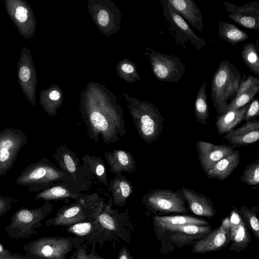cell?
Listing matches in <instances>:
<instances>
[{"instance_id":"6da1fadb","label":"cell","mask_w":259,"mask_h":259,"mask_svg":"<svg viewBox=\"0 0 259 259\" xmlns=\"http://www.w3.org/2000/svg\"><path fill=\"white\" fill-rule=\"evenodd\" d=\"M241 79V73L234 64L227 60L220 62L212 75L210 88L218 116L225 112L228 101L235 97Z\"/></svg>"},{"instance_id":"7a4b0ae2","label":"cell","mask_w":259,"mask_h":259,"mask_svg":"<svg viewBox=\"0 0 259 259\" xmlns=\"http://www.w3.org/2000/svg\"><path fill=\"white\" fill-rule=\"evenodd\" d=\"M66 177L63 171L47 158L31 163L26 166L16 180L19 185L26 186L30 193L40 192L61 182Z\"/></svg>"},{"instance_id":"3957f363","label":"cell","mask_w":259,"mask_h":259,"mask_svg":"<svg viewBox=\"0 0 259 259\" xmlns=\"http://www.w3.org/2000/svg\"><path fill=\"white\" fill-rule=\"evenodd\" d=\"M52 209L53 205L49 201L39 207H21L13 214L5 231L13 239H29L38 233L36 229L41 226V221Z\"/></svg>"},{"instance_id":"277c9868","label":"cell","mask_w":259,"mask_h":259,"mask_svg":"<svg viewBox=\"0 0 259 259\" xmlns=\"http://www.w3.org/2000/svg\"><path fill=\"white\" fill-rule=\"evenodd\" d=\"M130 112L140 137L149 144L157 141L164 121L158 109L150 103L138 102L130 107Z\"/></svg>"},{"instance_id":"5b68a950","label":"cell","mask_w":259,"mask_h":259,"mask_svg":"<svg viewBox=\"0 0 259 259\" xmlns=\"http://www.w3.org/2000/svg\"><path fill=\"white\" fill-rule=\"evenodd\" d=\"M103 199L97 193L85 194L74 203L61 207L46 226H67L88 220H96L95 214Z\"/></svg>"},{"instance_id":"8992f818","label":"cell","mask_w":259,"mask_h":259,"mask_svg":"<svg viewBox=\"0 0 259 259\" xmlns=\"http://www.w3.org/2000/svg\"><path fill=\"white\" fill-rule=\"evenodd\" d=\"M141 201L154 216L185 215L189 211L181 190L154 189L144 195Z\"/></svg>"},{"instance_id":"52a82bcc","label":"cell","mask_w":259,"mask_h":259,"mask_svg":"<svg viewBox=\"0 0 259 259\" xmlns=\"http://www.w3.org/2000/svg\"><path fill=\"white\" fill-rule=\"evenodd\" d=\"M52 156L66 177L63 184L79 192L90 189L92 181L84 177L79 159L75 152L66 145H61L56 147Z\"/></svg>"},{"instance_id":"ba28073f","label":"cell","mask_w":259,"mask_h":259,"mask_svg":"<svg viewBox=\"0 0 259 259\" xmlns=\"http://www.w3.org/2000/svg\"><path fill=\"white\" fill-rule=\"evenodd\" d=\"M211 230L212 227L210 225H177L166 229L157 239L161 241L164 249L167 247L165 251L166 253L176 248H182L193 244Z\"/></svg>"},{"instance_id":"9c48e42d","label":"cell","mask_w":259,"mask_h":259,"mask_svg":"<svg viewBox=\"0 0 259 259\" xmlns=\"http://www.w3.org/2000/svg\"><path fill=\"white\" fill-rule=\"evenodd\" d=\"M162 14L167 22L168 29L174 36L178 45L189 42L196 49L201 50L206 46V41L197 36L188 23L169 5L167 0H161Z\"/></svg>"},{"instance_id":"30bf717a","label":"cell","mask_w":259,"mask_h":259,"mask_svg":"<svg viewBox=\"0 0 259 259\" xmlns=\"http://www.w3.org/2000/svg\"><path fill=\"white\" fill-rule=\"evenodd\" d=\"M69 241L62 237H44L23 246L26 256L32 259H65L70 250Z\"/></svg>"},{"instance_id":"8fae6325","label":"cell","mask_w":259,"mask_h":259,"mask_svg":"<svg viewBox=\"0 0 259 259\" xmlns=\"http://www.w3.org/2000/svg\"><path fill=\"white\" fill-rule=\"evenodd\" d=\"M27 140L26 135L20 129L6 127L0 131V178L12 168Z\"/></svg>"},{"instance_id":"7c38bea8","label":"cell","mask_w":259,"mask_h":259,"mask_svg":"<svg viewBox=\"0 0 259 259\" xmlns=\"http://www.w3.org/2000/svg\"><path fill=\"white\" fill-rule=\"evenodd\" d=\"M153 73L164 82H178L186 71V66L180 58L151 50L148 53Z\"/></svg>"},{"instance_id":"4fadbf2b","label":"cell","mask_w":259,"mask_h":259,"mask_svg":"<svg viewBox=\"0 0 259 259\" xmlns=\"http://www.w3.org/2000/svg\"><path fill=\"white\" fill-rule=\"evenodd\" d=\"M9 17L24 38H32L36 30V20L31 6L23 0H5Z\"/></svg>"},{"instance_id":"5bb4252c","label":"cell","mask_w":259,"mask_h":259,"mask_svg":"<svg viewBox=\"0 0 259 259\" xmlns=\"http://www.w3.org/2000/svg\"><path fill=\"white\" fill-rule=\"evenodd\" d=\"M17 78L25 98L34 106H36L37 73L30 50L23 47L17 67Z\"/></svg>"},{"instance_id":"9a60e30c","label":"cell","mask_w":259,"mask_h":259,"mask_svg":"<svg viewBox=\"0 0 259 259\" xmlns=\"http://www.w3.org/2000/svg\"><path fill=\"white\" fill-rule=\"evenodd\" d=\"M230 242V220L227 216L222 220L220 226L196 241L193 244L191 251L193 253H204L219 251Z\"/></svg>"},{"instance_id":"2e32d148","label":"cell","mask_w":259,"mask_h":259,"mask_svg":"<svg viewBox=\"0 0 259 259\" xmlns=\"http://www.w3.org/2000/svg\"><path fill=\"white\" fill-rule=\"evenodd\" d=\"M228 12V17L240 26L250 29H259V1L236 6L231 3L223 4Z\"/></svg>"},{"instance_id":"e0dca14e","label":"cell","mask_w":259,"mask_h":259,"mask_svg":"<svg viewBox=\"0 0 259 259\" xmlns=\"http://www.w3.org/2000/svg\"><path fill=\"white\" fill-rule=\"evenodd\" d=\"M198 160L206 173L217 162L234 152L232 146L214 145L200 140L196 143Z\"/></svg>"},{"instance_id":"ac0fdd59","label":"cell","mask_w":259,"mask_h":259,"mask_svg":"<svg viewBox=\"0 0 259 259\" xmlns=\"http://www.w3.org/2000/svg\"><path fill=\"white\" fill-rule=\"evenodd\" d=\"M231 231V245L229 251L239 252L245 250L251 240L249 229L233 206L229 216Z\"/></svg>"},{"instance_id":"d6986e66","label":"cell","mask_w":259,"mask_h":259,"mask_svg":"<svg viewBox=\"0 0 259 259\" xmlns=\"http://www.w3.org/2000/svg\"><path fill=\"white\" fill-rule=\"evenodd\" d=\"M223 139L233 147L246 146L256 142L259 139V121H246L239 127L227 133Z\"/></svg>"},{"instance_id":"ffe728a7","label":"cell","mask_w":259,"mask_h":259,"mask_svg":"<svg viewBox=\"0 0 259 259\" xmlns=\"http://www.w3.org/2000/svg\"><path fill=\"white\" fill-rule=\"evenodd\" d=\"M180 190L188 204L189 210L193 214L208 219L215 215V210L209 198L186 187H182Z\"/></svg>"},{"instance_id":"44dd1931","label":"cell","mask_w":259,"mask_h":259,"mask_svg":"<svg viewBox=\"0 0 259 259\" xmlns=\"http://www.w3.org/2000/svg\"><path fill=\"white\" fill-rule=\"evenodd\" d=\"M169 5L190 25L200 32L203 30L201 12L193 0H167Z\"/></svg>"},{"instance_id":"7402d4cb","label":"cell","mask_w":259,"mask_h":259,"mask_svg":"<svg viewBox=\"0 0 259 259\" xmlns=\"http://www.w3.org/2000/svg\"><path fill=\"white\" fill-rule=\"evenodd\" d=\"M153 223L157 239L167 228L177 225H197L205 226L210 225L209 222L187 215H170L153 216Z\"/></svg>"},{"instance_id":"603a6c76","label":"cell","mask_w":259,"mask_h":259,"mask_svg":"<svg viewBox=\"0 0 259 259\" xmlns=\"http://www.w3.org/2000/svg\"><path fill=\"white\" fill-rule=\"evenodd\" d=\"M104 156L113 173H132L136 169V162L132 153L124 150L116 149L105 151Z\"/></svg>"},{"instance_id":"cb8c5ba5","label":"cell","mask_w":259,"mask_h":259,"mask_svg":"<svg viewBox=\"0 0 259 259\" xmlns=\"http://www.w3.org/2000/svg\"><path fill=\"white\" fill-rule=\"evenodd\" d=\"M81 168L85 178L96 179L105 187L108 186V176L105 163L100 156L84 154L82 156Z\"/></svg>"},{"instance_id":"d4e9b609","label":"cell","mask_w":259,"mask_h":259,"mask_svg":"<svg viewBox=\"0 0 259 259\" xmlns=\"http://www.w3.org/2000/svg\"><path fill=\"white\" fill-rule=\"evenodd\" d=\"M85 194L72 189L61 182L55 183L51 187L38 192L34 200H57L62 199H74L76 200L84 197Z\"/></svg>"},{"instance_id":"484cf974","label":"cell","mask_w":259,"mask_h":259,"mask_svg":"<svg viewBox=\"0 0 259 259\" xmlns=\"http://www.w3.org/2000/svg\"><path fill=\"white\" fill-rule=\"evenodd\" d=\"M115 176L108 183V190L112 195L114 204L122 206L132 193L133 186L121 172H115Z\"/></svg>"},{"instance_id":"4316f807","label":"cell","mask_w":259,"mask_h":259,"mask_svg":"<svg viewBox=\"0 0 259 259\" xmlns=\"http://www.w3.org/2000/svg\"><path fill=\"white\" fill-rule=\"evenodd\" d=\"M240 152L234 151L231 154L217 162L206 172L209 179H216L222 181L228 178L239 163Z\"/></svg>"},{"instance_id":"83f0119b","label":"cell","mask_w":259,"mask_h":259,"mask_svg":"<svg viewBox=\"0 0 259 259\" xmlns=\"http://www.w3.org/2000/svg\"><path fill=\"white\" fill-rule=\"evenodd\" d=\"M249 105L248 104L237 110L227 111L218 116L215 121L218 133L220 135L227 134L241 122Z\"/></svg>"},{"instance_id":"f1b7e54d","label":"cell","mask_w":259,"mask_h":259,"mask_svg":"<svg viewBox=\"0 0 259 259\" xmlns=\"http://www.w3.org/2000/svg\"><path fill=\"white\" fill-rule=\"evenodd\" d=\"M219 37L232 45H235L246 40L248 34L235 25L228 22L220 21L218 25Z\"/></svg>"},{"instance_id":"f546056e","label":"cell","mask_w":259,"mask_h":259,"mask_svg":"<svg viewBox=\"0 0 259 259\" xmlns=\"http://www.w3.org/2000/svg\"><path fill=\"white\" fill-rule=\"evenodd\" d=\"M206 85L205 81L202 83L197 93L194 103L195 117L197 121L202 125H206L209 117Z\"/></svg>"},{"instance_id":"4dcf8cb0","label":"cell","mask_w":259,"mask_h":259,"mask_svg":"<svg viewBox=\"0 0 259 259\" xmlns=\"http://www.w3.org/2000/svg\"><path fill=\"white\" fill-rule=\"evenodd\" d=\"M258 40L256 44L248 42L243 47L241 58L249 70L255 75H259Z\"/></svg>"},{"instance_id":"1f68e13d","label":"cell","mask_w":259,"mask_h":259,"mask_svg":"<svg viewBox=\"0 0 259 259\" xmlns=\"http://www.w3.org/2000/svg\"><path fill=\"white\" fill-rule=\"evenodd\" d=\"M259 208L252 206L249 208L247 206L242 205L238 209V213L248 229L250 230L256 239H259V221L257 212Z\"/></svg>"},{"instance_id":"d6a6232c","label":"cell","mask_w":259,"mask_h":259,"mask_svg":"<svg viewBox=\"0 0 259 259\" xmlns=\"http://www.w3.org/2000/svg\"><path fill=\"white\" fill-rule=\"evenodd\" d=\"M60 98V93L56 90H43L39 94V103L49 115L54 116L57 114L58 105L56 103Z\"/></svg>"},{"instance_id":"836d02e7","label":"cell","mask_w":259,"mask_h":259,"mask_svg":"<svg viewBox=\"0 0 259 259\" xmlns=\"http://www.w3.org/2000/svg\"><path fill=\"white\" fill-rule=\"evenodd\" d=\"M112 214L113 210L110 206L105 204L103 201L96 213L95 219L105 229L115 231L117 229V226Z\"/></svg>"},{"instance_id":"e575fe53","label":"cell","mask_w":259,"mask_h":259,"mask_svg":"<svg viewBox=\"0 0 259 259\" xmlns=\"http://www.w3.org/2000/svg\"><path fill=\"white\" fill-rule=\"evenodd\" d=\"M258 92L259 86H257L249 91L236 96L230 102L227 104L225 112L230 110H237L248 104Z\"/></svg>"},{"instance_id":"d590c367","label":"cell","mask_w":259,"mask_h":259,"mask_svg":"<svg viewBox=\"0 0 259 259\" xmlns=\"http://www.w3.org/2000/svg\"><path fill=\"white\" fill-rule=\"evenodd\" d=\"M239 179L247 185L258 186L259 159L251 162L245 167Z\"/></svg>"},{"instance_id":"8d00e7d4","label":"cell","mask_w":259,"mask_h":259,"mask_svg":"<svg viewBox=\"0 0 259 259\" xmlns=\"http://www.w3.org/2000/svg\"><path fill=\"white\" fill-rule=\"evenodd\" d=\"M97 221L82 222L73 224L68 228L67 232L75 235L83 236L90 234Z\"/></svg>"},{"instance_id":"74e56055","label":"cell","mask_w":259,"mask_h":259,"mask_svg":"<svg viewBox=\"0 0 259 259\" xmlns=\"http://www.w3.org/2000/svg\"><path fill=\"white\" fill-rule=\"evenodd\" d=\"M257 86H259V79L257 77H254L250 74H248L247 76L244 74L243 76L241 77L236 96L249 91Z\"/></svg>"},{"instance_id":"f35d334b","label":"cell","mask_w":259,"mask_h":259,"mask_svg":"<svg viewBox=\"0 0 259 259\" xmlns=\"http://www.w3.org/2000/svg\"><path fill=\"white\" fill-rule=\"evenodd\" d=\"M259 115V103L257 98L254 99L247 108L243 120L246 122L253 120Z\"/></svg>"},{"instance_id":"ab89813d","label":"cell","mask_w":259,"mask_h":259,"mask_svg":"<svg viewBox=\"0 0 259 259\" xmlns=\"http://www.w3.org/2000/svg\"><path fill=\"white\" fill-rule=\"evenodd\" d=\"M17 201V199L11 197L2 196L0 193V217L12 208L13 204Z\"/></svg>"},{"instance_id":"60d3db41","label":"cell","mask_w":259,"mask_h":259,"mask_svg":"<svg viewBox=\"0 0 259 259\" xmlns=\"http://www.w3.org/2000/svg\"><path fill=\"white\" fill-rule=\"evenodd\" d=\"M26 256L17 253H12L0 242V259H23Z\"/></svg>"},{"instance_id":"b9f144b4","label":"cell","mask_w":259,"mask_h":259,"mask_svg":"<svg viewBox=\"0 0 259 259\" xmlns=\"http://www.w3.org/2000/svg\"><path fill=\"white\" fill-rule=\"evenodd\" d=\"M98 20L100 25L106 26L109 21V16L107 13L105 11H101L98 15Z\"/></svg>"},{"instance_id":"7bdbcfd3","label":"cell","mask_w":259,"mask_h":259,"mask_svg":"<svg viewBox=\"0 0 259 259\" xmlns=\"http://www.w3.org/2000/svg\"><path fill=\"white\" fill-rule=\"evenodd\" d=\"M75 259H103L93 255L88 254L84 250L80 249L78 250Z\"/></svg>"},{"instance_id":"ee69618b","label":"cell","mask_w":259,"mask_h":259,"mask_svg":"<svg viewBox=\"0 0 259 259\" xmlns=\"http://www.w3.org/2000/svg\"><path fill=\"white\" fill-rule=\"evenodd\" d=\"M121 69L123 72L128 73H132L134 71V68L133 66L128 64L122 65Z\"/></svg>"},{"instance_id":"f6af8a7d","label":"cell","mask_w":259,"mask_h":259,"mask_svg":"<svg viewBox=\"0 0 259 259\" xmlns=\"http://www.w3.org/2000/svg\"><path fill=\"white\" fill-rule=\"evenodd\" d=\"M118 259H132L125 249H123L120 253Z\"/></svg>"},{"instance_id":"bcb514c9","label":"cell","mask_w":259,"mask_h":259,"mask_svg":"<svg viewBox=\"0 0 259 259\" xmlns=\"http://www.w3.org/2000/svg\"><path fill=\"white\" fill-rule=\"evenodd\" d=\"M23 259H32V258H29V257H27V256H26L25 258H23Z\"/></svg>"},{"instance_id":"7dc6e473","label":"cell","mask_w":259,"mask_h":259,"mask_svg":"<svg viewBox=\"0 0 259 259\" xmlns=\"http://www.w3.org/2000/svg\"><path fill=\"white\" fill-rule=\"evenodd\" d=\"M1 104V97H0V105Z\"/></svg>"}]
</instances>
